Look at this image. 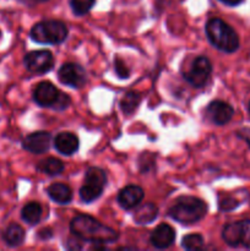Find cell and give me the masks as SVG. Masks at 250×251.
I'll use <instances>...</instances> for the list:
<instances>
[{
  "label": "cell",
  "mask_w": 250,
  "mask_h": 251,
  "mask_svg": "<svg viewBox=\"0 0 250 251\" xmlns=\"http://www.w3.org/2000/svg\"><path fill=\"white\" fill-rule=\"evenodd\" d=\"M70 230L77 239L92 244H110L117 242L119 233L100 221L87 215H78L73 218Z\"/></svg>",
  "instance_id": "6da1fadb"
},
{
  "label": "cell",
  "mask_w": 250,
  "mask_h": 251,
  "mask_svg": "<svg viewBox=\"0 0 250 251\" xmlns=\"http://www.w3.org/2000/svg\"><path fill=\"white\" fill-rule=\"evenodd\" d=\"M207 212L205 201L195 196H181L171 206L168 215L180 225H194L202 220Z\"/></svg>",
  "instance_id": "7a4b0ae2"
},
{
  "label": "cell",
  "mask_w": 250,
  "mask_h": 251,
  "mask_svg": "<svg viewBox=\"0 0 250 251\" xmlns=\"http://www.w3.org/2000/svg\"><path fill=\"white\" fill-rule=\"evenodd\" d=\"M205 32L210 43L218 50L225 53H234L239 48V37L237 32L223 20H208Z\"/></svg>",
  "instance_id": "3957f363"
},
{
  "label": "cell",
  "mask_w": 250,
  "mask_h": 251,
  "mask_svg": "<svg viewBox=\"0 0 250 251\" xmlns=\"http://www.w3.org/2000/svg\"><path fill=\"white\" fill-rule=\"evenodd\" d=\"M68 27L58 20H46L32 27L29 36L41 44H60L68 37Z\"/></svg>",
  "instance_id": "277c9868"
},
{
  "label": "cell",
  "mask_w": 250,
  "mask_h": 251,
  "mask_svg": "<svg viewBox=\"0 0 250 251\" xmlns=\"http://www.w3.org/2000/svg\"><path fill=\"white\" fill-rule=\"evenodd\" d=\"M107 185V174L98 167H91L86 171L85 184L80 189V199L86 203H91L102 195Z\"/></svg>",
  "instance_id": "5b68a950"
},
{
  "label": "cell",
  "mask_w": 250,
  "mask_h": 251,
  "mask_svg": "<svg viewBox=\"0 0 250 251\" xmlns=\"http://www.w3.org/2000/svg\"><path fill=\"white\" fill-rule=\"evenodd\" d=\"M212 73L211 61L206 56H198L194 59L190 69L184 73V78L190 83L193 87L200 88L207 83Z\"/></svg>",
  "instance_id": "8992f818"
},
{
  "label": "cell",
  "mask_w": 250,
  "mask_h": 251,
  "mask_svg": "<svg viewBox=\"0 0 250 251\" xmlns=\"http://www.w3.org/2000/svg\"><path fill=\"white\" fill-rule=\"evenodd\" d=\"M24 64L32 74H46L54 65V56L49 50H33L25 55Z\"/></svg>",
  "instance_id": "52a82bcc"
},
{
  "label": "cell",
  "mask_w": 250,
  "mask_h": 251,
  "mask_svg": "<svg viewBox=\"0 0 250 251\" xmlns=\"http://www.w3.org/2000/svg\"><path fill=\"white\" fill-rule=\"evenodd\" d=\"M59 81L73 88H80L87 81V74L81 65L75 63H66L58 71Z\"/></svg>",
  "instance_id": "ba28073f"
},
{
  "label": "cell",
  "mask_w": 250,
  "mask_h": 251,
  "mask_svg": "<svg viewBox=\"0 0 250 251\" xmlns=\"http://www.w3.org/2000/svg\"><path fill=\"white\" fill-rule=\"evenodd\" d=\"M61 93L51 82L44 81L37 85L33 91V100L39 107H48L55 109Z\"/></svg>",
  "instance_id": "9c48e42d"
},
{
  "label": "cell",
  "mask_w": 250,
  "mask_h": 251,
  "mask_svg": "<svg viewBox=\"0 0 250 251\" xmlns=\"http://www.w3.org/2000/svg\"><path fill=\"white\" fill-rule=\"evenodd\" d=\"M234 114L232 105L223 100H213L206 108V117L216 125H225L230 122Z\"/></svg>",
  "instance_id": "30bf717a"
},
{
  "label": "cell",
  "mask_w": 250,
  "mask_h": 251,
  "mask_svg": "<svg viewBox=\"0 0 250 251\" xmlns=\"http://www.w3.org/2000/svg\"><path fill=\"white\" fill-rule=\"evenodd\" d=\"M51 136L47 131H36L27 135L22 140V147L26 151L31 152L33 154H42L47 152L50 146Z\"/></svg>",
  "instance_id": "8fae6325"
},
{
  "label": "cell",
  "mask_w": 250,
  "mask_h": 251,
  "mask_svg": "<svg viewBox=\"0 0 250 251\" xmlns=\"http://www.w3.org/2000/svg\"><path fill=\"white\" fill-rule=\"evenodd\" d=\"M144 190L137 185H127L118 194V203L124 210H131L136 207L144 199Z\"/></svg>",
  "instance_id": "7c38bea8"
},
{
  "label": "cell",
  "mask_w": 250,
  "mask_h": 251,
  "mask_svg": "<svg viewBox=\"0 0 250 251\" xmlns=\"http://www.w3.org/2000/svg\"><path fill=\"white\" fill-rule=\"evenodd\" d=\"M174 240H175V232L171 226L166 223L157 226L150 238V242L156 249H167L173 244Z\"/></svg>",
  "instance_id": "4fadbf2b"
},
{
  "label": "cell",
  "mask_w": 250,
  "mask_h": 251,
  "mask_svg": "<svg viewBox=\"0 0 250 251\" xmlns=\"http://www.w3.org/2000/svg\"><path fill=\"white\" fill-rule=\"evenodd\" d=\"M54 147L59 153L71 156L78 150V139L73 132H60L54 139Z\"/></svg>",
  "instance_id": "5bb4252c"
},
{
  "label": "cell",
  "mask_w": 250,
  "mask_h": 251,
  "mask_svg": "<svg viewBox=\"0 0 250 251\" xmlns=\"http://www.w3.org/2000/svg\"><path fill=\"white\" fill-rule=\"evenodd\" d=\"M26 233L25 229L17 223H10L2 232V242L9 248H17L24 244Z\"/></svg>",
  "instance_id": "9a60e30c"
},
{
  "label": "cell",
  "mask_w": 250,
  "mask_h": 251,
  "mask_svg": "<svg viewBox=\"0 0 250 251\" xmlns=\"http://www.w3.org/2000/svg\"><path fill=\"white\" fill-rule=\"evenodd\" d=\"M47 194L54 202L60 203V205H68L73 200V191L66 184L63 183H54L49 185L47 189Z\"/></svg>",
  "instance_id": "2e32d148"
},
{
  "label": "cell",
  "mask_w": 250,
  "mask_h": 251,
  "mask_svg": "<svg viewBox=\"0 0 250 251\" xmlns=\"http://www.w3.org/2000/svg\"><path fill=\"white\" fill-rule=\"evenodd\" d=\"M158 216V207L154 203H145V205L140 206L134 213L135 222L139 225H149V223L153 222Z\"/></svg>",
  "instance_id": "e0dca14e"
},
{
  "label": "cell",
  "mask_w": 250,
  "mask_h": 251,
  "mask_svg": "<svg viewBox=\"0 0 250 251\" xmlns=\"http://www.w3.org/2000/svg\"><path fill=\"white\" fill-rule=\"evenodd\" d=\"M42 215H43V210H42V206L38 202H28L27 205L24 206V208L21 210V218L24 222H26L27 225L34 226L41 221Z\"/></svg>",
  "instance_id": "ac0fdd59"
},
{
  "label": "cell",
  "mask_w": 250,
  "mask_h": 251,
  "mask_svg": "<svg viewBox=\"0 0 250 251\" xmlns=\"http://www.w3.org/2000/svg\"><path fill=\"white\" fill-rule=\"evenodd\" d=\"M141 102V95L136 91H129L120 100V109L126 115L132 114Z\"/></svg>",
  "instance_id": "d6986e66"
},
{
  "label": "cell",
  "mask_w": 250,
  "mask_h": 251,
  "mask_svg": "<svg viewBox=\"0 0 250 251\" xmlns=\"http://www.w3.org/2000/svg\"><path fill=\"white\" fill-rule=\"evenodd\" d=\"M37 169L42 172V173L48 174V176H58V174H60L64 171V164L60 159L49 157V158L39 162Z\"/></svg>",
  "instance_id": "ffe728a7"
},
{
  "label": "cell",
  "mask_w": 250,
  "mask_h": 251,
  "mask_svg": "<svg viewBox=\"0 0 250 251\" xmlns=\"http://www.w3.org/2000/svg\"><path fill=\"white\" fill-rule=\"evenodd\" d=\"M96 0H70V6L76 16H83L95 5Z\"/></svg>",
  "instance_id": "44dd1931"
},
{
  "label": "cell",
  "mask_w": 250,
  "mask_h": 251,
  "mask_svg": "<svg viewBox=\"0 0 250 251\" xmlns=\"http://www.w3.org/2000/svg\"><path fill=\"white\" fill-rule=\"evenodd\" d=\"M181 247L185 250H200L203 247V238L200 234H188L181 239Z\"/></svg>",
  "instance_id": "7402d4cb"
},
{
  "label": "cell",
  "mask_w": 250,
  "mask_h": 251,
  "mask_svg": "<svg viewBox=\"0 0 250 251\" xmlns=\"http://www.w3.org/2000/svg\"><path fill=\"white\" fill-rule=\"evenodd\" d=\"M238 228H239V234H238L239 245L250 249V221H240L238 222Z\"/></svg>",
  "instance_id": "603a6c76"
},
{
  "label": "cell",
  "mask_w": 250,
  "mask_h": 251,
  "mask_svg": "<svg viewBox=\"0 0 250 251\" xmlns=\"http://www.w3.org/2000/svg\"><path fill=\"white\" fill-rule=\"evenodd\" d=\"M238 205H239V201L230 198V196H225V198L220 200L218 208H220L221 211H223V212H227V211L234 210L235 207H238Z\"/></svg>",
  "instance_id": "cb8c5ba5"
},
{
  "label": "cell",
  "mask_w": 250,
  "mask_h": 251,
  "mask_svg": "<svg viewBox=\"0 0 250 251\" xmlns=\"http://www.w3.org/2000/svg\"><path fill=\"white\" fill-rule=\"evenodd\" d=\"M114 69L117 75L120 78H129L130 77V70L126 66V64L120 58L114 59Z\"/></svg>",
  "instance_id": "d4e9b609"
},
{
  "label": "cell",
  "mask_w": 250,
  "mask_h": 251,
  "mask_svg": "<svg viewBox=\"0 0 250 251\" xmlns=\"http://www.w3.org/2000/svg\"><path fill=\"white\" fill-rule=\"evenodd\" d=\"M237 135L250 146V127H242L240 130H238Z\"/></svg>",
  "instance_id": "484cf974"
},
{
  "label": "cell",
  "mask_w": 250,
  "mask_h": 251,
  "mask_svg": "<svg viewBox=\"0 0 250 251\" xmlns=\"http://www.w3.org/2000/svg\"><path fill=\"white\" fill-rule=\"evenodd\" d=\"M220 1L228 5V6H237V5L242 4L243 0H220Z\"/></svg>",
  "instance_id": "4316f807"
},
{
  "label": "cell",
  "mask_w": 250,
  "mask_h": 251,
  "mask_svg": "<svg viewBox=\"0 0 250 251\" xmlns=\"http://www.w3.org/2000/svg\"><path fill=\"white\" fill-rule=\"evenodd\" d=\"M51 237V230L50 229H42L41 233H39V238L42 239H47V238Z\"/></svg>",
  "instance_id": "83f0119b"
},
{
  "label": "cell",
  "mask_w": 250,
  "mask_h": 251,
  "mask_svg": "<svg viewBox=\"0 0 250 251\" xmlns=\"http://www.w3.org/2000/svg\"><path fill=\"white\" fill-rule=\"evenodd\" d=\"M21 1H24V2H29V1H32V2H43V1H47V0H21Z\"/></svg>",
  "instance_id": "f1b7e54d"
},
{
  "label": "cell",
  "mask_w": 250,
  "mask_h": 251,
  "mask_svg": "<svg viewBox=\"0 0 250 251\" xmlns=\"http://www.w3.org/2000/svg\"><path fill=\"white\" fill-rule=\"evenodd\" d=\"M249 114H250V103H249Z\"/></svg>",
  "instance_id": "f546056e"
}]
</instances>
